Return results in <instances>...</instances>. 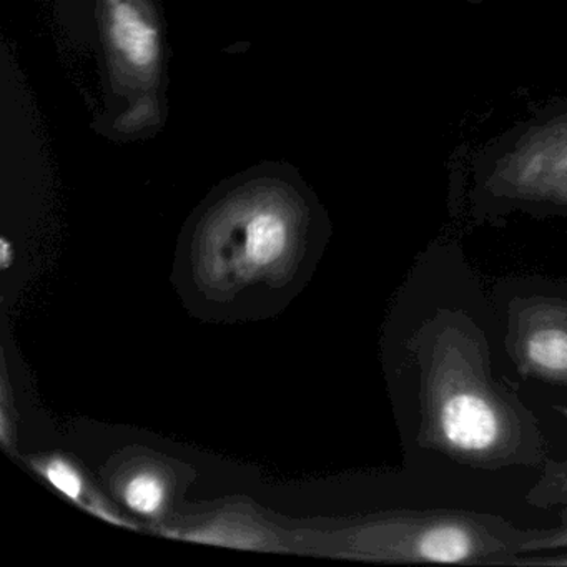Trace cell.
<instances>
[{
	"instance_id": "1",
	"label": "cell",
	"mask_w": 567,
	"mask_h": 567,
	"mask_svg": "<svg viewBox=\"0 0 567 567\" xmlns=\"http://www.w3.org/2000/svg\"><path fill=\"white\" fill-rule=\"evenodd\" d=\"M225 218L244 235L241 267L250 274L267 270L288 254L293 240V224L280 202L267 197L248 198L225 210Z\"/></svg>"
},
{
	"instance_id": "2",
	"label": "cell",
	"mask_w": 567,
	"mask_h": 567,
	"mask_svg": "<svg viewBox=\"0 0 567 567\" xmlns=\"http://www.w3.org/2000/svg\"><path fill=\"white\" fill-rule=\"evenodd\" d=\"M105 29L109 44L124 65L147 74L161 62V32L135 0H107Z\"/></svg>"
},
{
	"instance_id": "3",
	"label": "cell",
	"mask_w": 567,
	"mask_h": 567,
	"mask_svg": "<svg viewBox=\"0 0 567 567\" xmlns=\"http://www.w3.org/2000/svg\"><path fill=\"white\" fill-rule=\"evenodd\" d=\"M443 431L453 446L486 450L496 443L499 420L483 398L460 394L444 406Z\"/></svg>"
},
{
	"instance_id": "4",
	"label": "cell",
	"mask_w": 567,
	"mask_h": 567,
	"mask_svg": "<svg viewBox=\"0 0 567 567\" xmlns=\"http://www.w3.org/2000/svg\"><path fill=\"white\" fill-rule=\"evenodd\" d=\"M534 363L547 370H567V334L560 331H544L529 344Z\"/></svg>"
},
{
	"instance_id": "5",
	"label": "cell",
	"mask_w": 567,
	"mask_h": 567,
	"mask_svg": "<svg viewBox=\"0 0 567 567\" xmlns=\"http://www.w3.org/2000/svg\"><path fill=\"white\" fill-rule=\"evenodd\" d=\"M128 506L142 514L157 513L164 501V484L154 474H138L125 487Z\"/></svg>"
},
{
	"instance_id": "6",
	"label": "cell",
	"mask_w": 567,
	"mask_h": 567,
	"mask_svg": "<svg viewBox=\"0 0 567 567\" xmlns=\"http://www.w3.org/2000/svg\"><path fill=\"white\" fill-rule=\"evenodd\" d=\"M470 546L466 539L460 533L454 530H440L433 534L430 540L423 546V553L430 559L436 560H457L460 557L466 556Z\"/></svg>"
},
{
	"instance_id": "7",
	"label": "cell",
	"mask_w": 567,
	"mask_h": 567,
	"mask_svg": "<svg viewBox=\"0 0 567 567\" xmlns=\"http://www.w3.org/2000/svg\"><path fill=\"white\" fill-rule=\"evenodd\" d=\"M45 476L49 477L52 484L58 487L62 493L68 494L71 497H78L81 494L82 481L79 474L72 470L69 464L62 463V461H52L45 470Z\"/></svg>"
},
{
	"instance_id": "8",
	"label": "cell",
	"mask_w": 567,
	"mask_h": 567,
	"mask_svg": "<svg viewBox=\"0 0 567 567\" xmlns=\"http://www.w3.org/2000/svg\"><path fill=\"white\" fill-rule=\"evenodd\" d=\"M0 258H2V265H4V268H8L9 265H11L12 260V248L11 245H9V241L2 240V248H0Z\"/></svg>"
}]
</instances>
